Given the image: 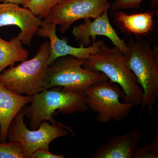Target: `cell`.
<instances>
[{
    "mask_svg": "<svg viewBox=\"0 0 158 158\" xmlns=\"http://www.w3.org/2000/svg\"><path fill=\"white\" fill-rule=\"evenodd\" d=\"M100 51L90 55L83 66L88 70L103 73L112 83L123 90V102L135 106L141 105L143 90L132 72L128 67L127 57L118 47H110L103 42Z\"/></svg>",
    "mask_w": 158,
    "mask_h": 158,
    "instance_id": "obj_1",
    "label": "cell"
},
{
    "mask_svg": "<svg viewBox=\"0 0 158 158\" xmlns=\"http://www.w3.org/2000/svg\"><path fill=\"white\" fill-rule=\"evenodd\" d=\"M31 104L26 108L25 116L29 119L31 130L38 128L43 122L60 123L53 118L56 113L70 115L89 110L85 102V92H72L61 87L44 89L32 96Z\"/></svg>",
    "mask_w": 158,
    "mask_h": 158,
    "instance_id": "obj_2",
    "label": "cell"
},
{
    "mask_svg": "<svg viewBox=\"0 0 158 158\" xmlns=\"http://www.w3.org/2000/svg\"><path fill=\"white\" fill-rule=\"evenodd\" d=\"M126 44L127 64L143 90L141 113L147 108L148 114H153L158 96V48H152L148 41L139 37L130 38Z\"/></svg>",
    "mask_w": 158,
    "mask_h": 158,
    "instance_id": "obj_3",
    "label": "cell"
},
{
    "mask_svg": "<svg viewBox=\"0 0 158 158\" xmlns=\"http://www.w3.org/2000/svg\"><path fill=\"white\" fill-rule=\"evenodd\" d=\"M50 51L49 41L42 43L32 59L3 70L0 83L19 95L33 96L41 92L44 90Z\"/></svg>",
    "mask_w": 158,
    "mask_h": 158,
    "instance_id": "obj_4",
    "label": "cell"
},
{
    "mask_svg": "<svg viewBox=\"0 0 158 158\" xmlns=\"http://www.w3.org/2000/svg\"><path fill=\"white\" fill-rule=\"evenodd\" d=\"M85 59L70 56L59 57L48 66L44 90L61 87L72 92H85L90 86L109 80L103 73L83 66Z\"/></svg>",
    "mask_w": 158,
    "mask_h": 158,
    "instance_id": "obj_5",
    "label": "cell"
},
{
    "mask_svg": "<svg viewBox=\"0 0 158 158\" xmlns=\"http://www.w3.org/2000/svg\"><path fill=\"white\" fill-rule=\"evenodd\" d=\"M27 106L13 118L8 129L7 140L17 141L21 145L23 158H30L32 154L40 148L49 149L51 142L56 138L67 136L69 132L73 134L70 128L62 123L52 124L43 122L38 129L29 130L24 122Z\"/></svg>",
    "mask_w": 158,
    "mask_h": 158,
    "instance_id": "obj_6",
    "label": "cell"
},
{
    "mask_svg": "<svg viewBox=\"0 0 158 158\" xmlns=\"http://www.w3.org/2000/svg\"><path fill=\"white\" fill-rule=\"evenodd\" d=\"M85 102L89 109L97 113V121L106 123L113 120L120 122L129 115L132 105L122 102L123 90L110 80L90 86L85 91Z\"/></svg>",
    "mask_w": 158,
    "mask_h": 158,
    "instance_id": "obj_7",
    "label": "cell"
},
{
    "mask_svg": "<svg viewBox=\"0 0 158 158\" xmlns=\"http://www.w3.org/2000/svg\"><path fill=\"white\" fill-rule=\"evenodd\" d=\"M108 0H64L51 9L44 19L59 26V32L65 33L77 21L93 19L109 11Z\"/></svg>",
    "mask_w": 158,
    "mask_h": 158,
    "instance_id": "obj_8",
    "label": "cell"
},
{
    "mask_svg": "<svg viewBox=\"0 0 158 158\" xmlns=\"http://www.w3.org/2000/svg\"><path fill=\"white\" fill-rule=\"evenodd\" d=\"M84 23L74 26L72 34L78 41L80 47H86L91 44L90 38L95 42L97 36H105L112 41L114 46L118 47L126 56L128 55L129 51L124 40L119 37L116 31L110 23L108 11L91 21L90 19H85Z\"/></svg>",
    "mask_w": 158,
    "mask_h": 158,
    "instance_id": "obj_9",
    "label": "cell"
},
{
    "mask_svg": "<svg viewBox=\"0 0 158 158\" xmlns=\"http://www.w3.org/2000/svg\"><path fill=\"white\" fill-rule=\"evenodd\" d=\"M42 20L27 8L13 3H0V27L17 26L20 30L17 36L23 45H31Z\"/></svg>",
    "mask_w": 158,
    "mask_h": 158,
    "instance_id": "obj_10",
    "label": "cell"
},
{
    "mask_svg": "<svg viewBox=\"0 0 158 158\" xmlns=\"http://www.w3.org/2000/svg\"><path fill=\"white\" fill-rule=\"evenodd\" d=\"M57 25L43 19L37 34L40 37L48 38L50 44L48 64L49 65L59 57L70 56L81 59H88L92 54L100 51V47L104 41H95L90 46L75 47L68 44L67 39H60L56 34Z\"/></svg>",
    "mask_w": 158,
    "mask_h": 158,
    "instance_id": "obj_11",
    "label": "cell"
},
{
    "mask_svg": "<svg viewBox=\"0 0 158 158\" xmlns=\"http://www.w3.org/2000/svg\"><path fill=\"white\" fill-rule=\"evenodd\" d=\"M142 138V134L136 128L113 136L100 145L90 158H133Z\"/></svg>",
    "mask_w": 158,
    "mask_h": 158,
    "instance_id": "obj_12",
    "label": "cell"
},
{
    "mask_svg": "<svg viewBox=\"0 0 158 158\" xmlns=\"http://www.w3.org/2000/svg\"><path fill=\"white\" fill-rule=\"evenodd\" d=\"M32 97L16 94L0 83V142H7L10 123L23 107L31 103Z\"/></svg>",
    "mask_w": 158,
    "mask_h": 158,
    "instance_id": "obj_13",
    "label": "cell"
},
{
    "mask_svg": "<svg viewBox=\"0 0 158 158\" xmlns=\"http://www.w3.org/2000/svg\"><path fill=\"white\" fill-rule=\"evenodd\" d=\"M114 11L113 21L119 30L125 34H134L139 37L149 35L153 31L154 11L130 15L120 10Z\"/></svg>",
    "mask_w": 158,
    "mask_h": 158,
    "instance_id": "obj_14",
    "label": "cell"
},
{
    "mask_svg": "<svg viewBox=\"0 0 158 158\" xmlns=\"http://www.w3.org/2000/svg\"><path fill=\"white\" fill-rule=\"evenodd\" d=\"M29 54L17 36L11 38L9 41L0 37V76L3 70L8 66L27 60Z\"/></svg>",
    "mask_w": 158,
    "mask_h": 158,
    "instance_id": "obj_15",
    "label": "cell"
},
{
    "mask_svg": "<svg viewBox=\"0 0 158 158\" xmlns=\"http://www.w3.org/2000/svg\"><path fill=\"white\" fill-rule=\"evenodd\" d=\"M64 0H31L26 6L40 18L44 19L51 9Z\"/></svg>",
    "mask_w": 158,
    "mask_h": 158,
    "instance_id": "obj_16",
    "label": "cell"
},
{
    "mask_svg": "<svg viewBox=\"0 0 158 158\" xmlns=\"http://www.w3.org/2000/svg\"><path fill=\"white\" fill-rule=\"evenodd\" d=\"M0 158H23L20 144L17 141L1 142Z\"/></svg>",
    "mask_w": 158,
    "mask_h": 158,
    "instance_id": "obj_17",
    "label": "cell"
},
{
    "mask_svg": "<svg viewBox=\"0 0 158 158\" xmlns=\"http://www.w3.org/2000/svg\"><path fill=\"white\" fill-rule=\"evenodd\" d=\"M158 158V132H157L151 143L141 147L138 146L133 158Z\"/></svg>",
    "mask_w": 158,
    "mask_h": 158,
    "instance_id": "obj_18",
    "label": "cell"
},
{
    "mask_svg": "<svg viewBox=\"0 0 158 158\" xmlns=\"http://www.w3.org/2000/svg\"><path fill=\"white\" fill-rule=\"evenodd\" d=\"M144 0H116L111 6L113 11L120 10L121 9H136L139 8L140 4ZM151 2L152 8L157 6L158 0H150Z\"/></svg>",
    "mask_w": 158,
    "mask_h": 158,
    "instance_id": "obj_19",
    "label": "cell"
},
{
    "mask_svg": "<svg viewBox=\"0 0 158 158\" xmlns=\"http://www.w3.org/2000/svg\"><path fill=\"white\" fill-rule=\"evenodd\" d=\"M64 155H55L50 152L48 149L40 148L34 152L30 158H64Z\"/></svg>",
    "mask_w": 158,
    "mask_h": 158,
    "instance_id": "obj_20",
    "label": "cell"
},
{
    "mask_svg": "<svg viewBox=\"0 0 158 158\" xmlns=\"http://www.w3.org/2000/svg\"><path fill=\"white\" fill-rule=\"evenodd\" d=\"M1 2L3 3H11L17 5H22L24 8H25L31 0H0Z\"/></svg>",
    "mask_w": 158,
    "mask_h": 158,
    "instance_id": "obj_21",
    "label": "cell"
},
{
    "mask_svg": "<svg viewBox=\"0 0 158 158\" xmlns=\"http://www.w3.org/2000/svg\"><path fill=\"white\" fill-rule=\"evenodd\" d=\"M1 1H0V3H1Z\"/></svg>",
    "mask_w": 158,
    "mask_h": 158,
    "instance_id": "obj_22",
    "label": "cell"
}]
</instances>
